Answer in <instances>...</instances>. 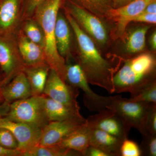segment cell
Listing matches in <instances>:
<instances>
[{"mask_svg": "<svg viewBox=\"0 0 156 156\" xmlns=\"http://www.w3.org/2000/svg\"><path fill=\"white\" fill-rule=\"evenodd\" d=\"M66 20L75 36L78 48V64L89 84L101 87L109 94L114 93L113 78L118 70L112 62L102 56L91 38L65 10Z\"/></svg>", "mask_w": 156, "mask_h": 156, "instance_id": "6da1fadb", "label": "cell"}, {"mask_svg": "<svg viewBox=\"0 0 156 156\" xmlns=\"http://www.w3.org/2000/svg\"><path fill=\"white\" fill-rule=\"evenodd\" d=\"M156 59L149 53L128 58L113 78L114 93L131 96L156 80Z\"/></svg>", "mask_w": 156, "mask_h": 156, "instance_id": "7a4b0ae2", "label": "cell"}, {"mask_svg": "<svg viewBox=\"0 0 156 156\" xmlns=\"http://www.w3.org/2000/svg\"><path fill=\"white\" fill-rule=\"evenodd\" d=\"M65 1L44 0L37 7L35 11L44 35V42L43 50L46 63L50 69L55 70L66 82V64L65 58L58 53L55 37L58 11Z\"/></svg>", "mask_w": 156, "mask_h": 156, "instance_id": "3957f363", "label": "cell"}, {"mask_svg": "<svg viewBox=\"0 0 156 156\" xmlns=\"http://www.w3.org/2000/svg\"><path fill=\"white\" fill-rule=\"evenodd\" d=\"M154 104H155L134 101L117 95L110 96L107 108L119 116L130 131L131 128H135L144 136L147 134V119Z\"/></svg>", "mask_w": 156, "mask_h": 156, "instance_id": "277c9868", "label": "cell"}, {"mask_svg": "<svg viewBox=\"0 0 156 156\" xmlns=\"http://www.w3.org/2000/svg\"><path fill=\"white\" fill-rule=\"evenodd\" d=\"M5 118L12 122L27 124L42 130L49 122L42 95L31 96L10 104Z\"/></svg>", "mask_w": 156, "mask_h": 156, "instance_id": "5b68a950", "label": "cell"}, {"mask_svg": "<svg viewBox=\"0 0 156 156\" xmlns=\"http://www.w3.org/2000/svg\"><path fill=\"white\" fill-rule=\"evenodd\" d=\"M63 5L65 10L81 29L91 38L98 49L105 48L108 44L109 35L103 19L70 0H65Z\"/></svg>", "mask_w": 156, "mask_h": 156, "instance_id": "8992f818", "label": "cell"}, {"mask_svg": "<svg viewBox=\"0 0 156 156\" xmlns=\"http://www.w3.org/2000/svg\"><path fill=\"white\" fill-rule=\"evenodd\" d=\"M68 83L83 92V103L89 111L98 112L107 108L110 101V96L98 95L91 89L83 70L75 68L68 74Z\"/></svg>", "mask_w": 156, "mask_h": 156, "instance_id": "52a82bcc", "label": "cell"}, {"mask_svg": "<svg viewBox=\"0 0 156 156\" xmlns=\"http://www.w3.org/2000/svg\"><path fill=\"white\" fill-rule=\"evenodd\" d=\"M79 89L65 82L55 70L50 69L43 94L68 106L80 108L77 98Z\"/></svg>", "mask_w": 156, "mask_h": 156, "instance_id": "ba28073f", "label": "cell"}, {"mask_svg": "<svg viewBox=\"0 0 156 156\" xmlns=\"http://www.w3.org/2000/svg\"><path fill=\"white\" fill-rule=\"evenodd\" d=\"M155 1L134 0L126 5L118 9H112L109 11L106 20L115 24L114 37H123L128 24L132 20L142 13L149 4Z\"/></svg>", "mask_w": 156, "mask_h": 156, "instance_id": "9c48e42d", "label": "cell"}, {"mask_svg": "<svg viewBox=\"0 0 156 156\" xmlns=\"http://www.w3.org/2000/svg\"><path fill=\"white\" fill-rule=\"evenodd\" d=\"M86 123L89 128L102 130L123 140L128 138L130 131L119 116L107 108L89 116Z\"/></svg>", "mask_w": 156, "mask_h": 156, "instance_id": "30bf717a", "label": "cell"}, {"mask_svg": "<svg viewBox=\"0 0 156 156\" xmlns=\"http://www.w3.org/2000/svg\"><path fill=\"white\" fill-rule=\"evenodd\" d=\"M0 128H7L13 133L18 142L17 150L21 154L39 145L42 129L12 122L5 117L0 119Z\"/></svg>", "mask_w": 156, "mask_h": 156, "instance_id": "8fae6325", "label": "cell"}, {"mask_svg": "<svg viewBox=\"0 0 156 156\" xmlns=\"http://www.w3.org/2000/svg\"><path fill=\"white\" fill-rule=\"evenodd\" d=\"M86 122L84 118L50 122L42 130L39 145L48 146L56 145Z\"/></svg>", "mask_w": 156, "mask_h": 156, "instance_id": "7c38bea8", "label": "cell"}, {"mask_svg": "<svg viewBox=\"0 0 156 156\" xmlns=\"http://www.w3.org/2000/svg\"><path fill=\"white\" fill-rule=\"evenodd\" d=\"M3 99L9 104L32 96L30 85L25 73L20 72L0 89Z\"/></svg>", "mask_w": 156, "mask_h": 156, "instance_id": "4fadbf2b", "label": "cell"}, {"mask_svg": "<svg viewBox=\"0 0 156 156\" xmlns=\"http://www.w3.org/2000/svg\"><path fill=\"white\" fill-rule=\"evenodd\" d=\"M44 106L49 122L60 121L83 118L80 108L66 105L42 94Z\"/></svg>", "mask_w": 156, "mask_h": 156, "instance_id": "5bb4252c", "label": "cell"}, {"mask_svg": "<svg viewBox=\"0 0 156 156\" xmlns=\"http://www.w3.org/2000/svg\"><path fill=\"white\" fill-rule=\"evenodd\" d=\"M89 129L90 145L101 150L109 156H121L120 149L122 140L99 129L93 128Z\"/></svg>", "mask_w": 156, "mask_h": 156, "instance_id": "9a60e30c", "label": "cell"}, {"mask_svg": "<svg viewBox=\"0 0 156 156\" xmlns=\"http://www.w3.org/2000/svg\"><path fill=\"white\" fill-rule=\"evenodd\" d=\"M21 61L5 42L0 41V67L5 75L4 85L22 72L24 67Z\"/></svg>", "mask_w": 156, "mask_h": 156, "instance_id": "2e32d148", "label": "cell"}, {"mask_svg": "<svg viewBox=\"0 0 156 156\" xmlns=\"http://www.w3.org/2000/svg\"><path fill=\"white\" fill-rule=\"evenodd\" d=\"M18 47L23 64L27 67H35L47 64L43 48L28 38H21Z\"/></svg>", "mask_w": 156, "mask_h": 156, "instance_id": "e0dca14e", "label": "cell"}, {"mask_svg": "<svg viewBox=\"0 0 156 156\" xmlns=\"http://www.w3.org/2000/svg\"><path fill=\"white\" fill-rule=\"evenodd\" d=\"M89 137L90 129L86 122L56 145L62 148L78 152L84 156L90 145Z\"/></svg>", "mask_w": 156, "mask_h": 156, "instance_id": "ac0fdd59", "label": "cell"}, {"mask_svg": "<svg viewBox=\"0 0 156 156\" xmlns=\"http://www.w3.org/2000/svg\"><path fill=\"white\" fill-rule=\"evenodd\" d=\"M50 69L47 64L24 67L23 71L28 80L32 96H40L43 94Z\"/></svg>", "mask_w": 156, "mask_h": 156, "instance_id": "d6986e66", "label": "cell"}, {"mask_svg": "<svg viewBox=\"0 0 156 156\" xmlns=\"http://www.w3.org/2000/svg\"><path fill=\"white\" fill-rule=\"evenodd\" d=\"M55 37L58 53L63 58L67 57L70 53V31L66 20L58 13L55 27Z\"/></svg>", "mask_w": 156, "mask_h": 156, "instance_id": "ffe728a7", "label": "cell"}, {"mask_svg": "<svg viewBox=\"0 0 156 156\" xmlns=\"http://www.w3.org/2000/svg\"><path fill=\"white\" fill-rule=\"evenodd\" d=\"M150 28L148 26L137 27L129 34L125 42V60L143 51L145 47L146 36Z\"/></svg>", "mask_w": 156, "mask_h": 156, "instance_id": "44dd1931", "label": "cell"}, {"mask_svg": "<svg viewBox=\"0 0 156 156\" xmlns=\"http://www.w3.org/2000/svg\"><path fill=\"white\" fill-rule=\"evenodd\" d=\"M25 0H3L0 5V27L9 28L17 19L21 4Z\"/></svg>", "mask_w": 156, "mask_h": 156, "instance_id": "7402d4cb", "label": "cell"}, {"mask_svg": "<svg viewBox=\"0 0 156 156\" xmlns=\"http://www.w3.org/2000/svg\"><path fill=\"white\" fill-rule=\"evenodd\" d=\"M102 19L113 9L112 0H70Z\"/></svg>", "mask_w": 156, "mask_h": 156, "instance_id": "603a6c76", "label": "cell"}, {"mask_svg": "<svg viewBox=\"0 0 156 156\" xmlns=\"http://www.w3.org/2000/svg\"><path fill=\"white\" fill-rule=\"evenodd\" d=\"M82 156L78 152L59 147L58 145L41 146L38 145L21 154L20 156Z\"/></svg>", "mask_w": 156, "mask_h": 156, "instance_id": "cb8c5ba5", "label": "cell"}, {"mask_svg": "<svg viewBox=\"0 0 156 156\" xmlns=\"http://www.w3.org/2000/svg\"><path fill=\"white\" fill-rule=\"evenodd\" d=\"M129 99L134 101H143L156 104V81L140 90Z\"/></svg>", "mask_w": 156, "mask_h": 156, "instance_id": "d4e9b609", "label": "cell"}, {"mask_svg": "<svg viewBox=\"0 0 156 156\" xmlns=\"http://www.w3.org/2000/svg\"><path fill=\"white\" fill-rule=\"evenodd\" d=\"M24 30L27 37L42 48H44V41L43 32L36 23L33 22L27 23Z\"/></svg>", "mask_w": 156, "mask_h": 156, "instance_id": "484cf974", "label": "cell"}, {"mask_svg": "<svg viewBox=\"0 0 156 156\" xmlns=\"http://www.w3.org/2000/svg\"><path fill=\"white\" fill-rule=\"evenodd\" d=\"M143 136V139L139 146L141 156H156V135L147 134Z\"/></svg>", "mask_w": 156, "mask_h": 156, "instance_id": "4316f807", "label": "cell"}, {"mask_svg": "<svg viewBox=\"0 0 156 156\" xmlns=\"http://www.w3.org/2000/svg\"><path fill=\"white\" fill-rule=\"evenodd\" d=\"M0 146L9 149H17L18 147L17 139L7 128H0Z\"/></svg>", "mask_w": 156, "mask_h": 156, "instance_id": "83f0119b", "label": "cell"}, {"mask_svg": "<svg viewBox=\"0 0 156 156\" xmlns=\"http://www.w3.org/2000/svg\"><path fill=\"white\" fill-rule=\"evenodd\" d=\"M121 156H141L139 146L128 138L123 140L120 149Z\"/></svg>", "mask_w": 156, "mask_h": 156, "instance_id": "f1b7e54d", "label": "cell"}, {"mask_svg": "<svg viewBox=\"0 0 156 156\" xmlns=\"http://www.w3.org/2000/svg\"><path fill=\"white\" fill-rule=\"evenodd\" d=\"M147 134L156 135V104H154L149 112L146 122Z\"/></svg>", "mask_w": 156, "mask_h": 156, "instance_id": "f546056e", "label": "cell"}, {"mask_svg": "<svg viewBox=\"0 0 156 156\" xmlns=\"http://www.w3.org/2000/svg\"><path fill=\"white\" fill-rule=\"evenodd\" d=\"M131 22L145 23L150 24H156V14L142 12L134 17Z\"/></svg>", "mask_w": 156, "mask_h": 156, "instance_id": "4dcf8cb0", "label": "cell"}, {"mask_svg": "<svg viewBox=\"0 0 156 156\" xmlns=\"http://www.w3.org/2000/svg\"><path fill=\"white\" fill-rule=\"evenodd\" d=\"M84 156H109L108 154L101 150L89 145L87 149Z\"/></svg>", "mask_w": 156, "mask_h": 156, "instance_id": "1f68e13d", "label": "cell"}, {"mask_svg": "<svg viewBox=\"0 0 156 156\" xmlns=\"http://www.w3.org/2000/svg\"><path fill=\"white\" fill-rule=\"evenodd\" d=\"M44 0H25V5L29 13L35 11L37 7Z\"/></svg>", "mask_w": 156, "mask_h": 156, "instance_id": "d6a6232c", "label": "cell"}, {"mask_svg": "<svg viewBox=\"0 0 156 156\" xmlns=\"http://www.w3.org/2000/svg\"><path fill=\"white\" fill-rule=\"evenodd\" d=\"M21 152L17 149H9L0 146V156H20Z\"/></svg>", "mask_w": 156, "mask_h": 156, "instance_id": "836d02e7", "label": "cell"}, {"mask_svg": "<svg viewBox=\"0 0 156 156\" xmlns=\"http://www.w3.org/2000/svg\"><path fill=\"white\" fill-rule=\"evenodd\" d=\"M10 105L4 100L0 94V119L6 116L9 111Z\"/></svg>", "mask_w": 156, "mask_h": 156, "instance_id": "e575fe53", "label": "cell"}, {"mask_svg": "<svg viewBox=\"0 0 156 156\" xmlns=\"http://www.w3.org/2000/svg\"><path fill=\"white\" fill-rule=\"evenodd\" d=\"M134 0H112L113 9H118L127 5Z\"/></svg>", "mask_w": 156, "mask_h": 156, "instance_id": "d590c367", "label": "cell"}, {"mask_svg": "<svg viewBox=\"0 0 156 156\" xmlns=\"http://www.w3.org/2000/svg\"><path fill=\"white\" fill-rule=\"evenodd\" d=\"M142 12L156 14V1L149 4Z\"/></svg>", "mask_w": 156, "mask_h": 156, "instance_id": "8d00e7d4", "label": "cell"}, {"mask_svg": "<svg viewBox=\"0 0 156 156\" xmlns=\"http://www.w3.org/2000/svg\"><path fill=\"white\" fill-rule=\"evenodd\" d=\"M150 44L152 49L154 51H156V32L154 31L152 34L150 38Z\"/></svg>", "mask_w": 156, "mask_h": 156, "instance_id": "74e56055", "label": "cell"}, {"mask_svg": "<svg viewBox=\"0 0 156 156\" xmlns=\"http://www.w3.org/2000/svg\"><path fill=\"white\" fill-rule=\"evenodd\" d=\"M4 86V81L0 80V89Z\"/></svg>", "mask_w": 156, "mask_h": 156, "instance_id": "f35d334b", "label": "cell"}]
</instances>
